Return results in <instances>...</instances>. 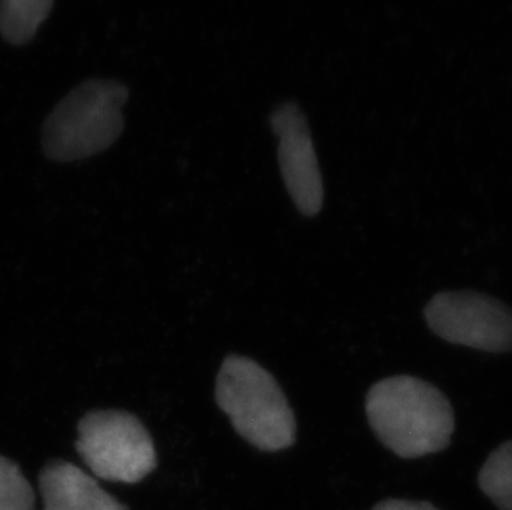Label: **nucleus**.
Here are the masks:
<instances>
[{"label": "nucleus", "instance_id": "9", "mask_svg": "<svg viewBox=\"0 0 512 510\" xmlns=\"http://www.w3.org/2000/svg\"><path fill=\"white\" fill-rule=\"evenodd\" d=\"M481 491L501 510H512V441L489 454L478 476Z\"/></svg>", "mask_w": 512, "mask_h": 510}, {"label": "nucleus", "instance_id": "8", "mask_svg": "<svg viewBox=\"0 0 512 510\" xmlns=\"http://www.w3.org/2000/svg\"><path fill=\"white\" fill-rule=\"evenodd\" d=\"M54 7V0H0V34L9 44L34 39Z\"/></svg>", "mask_w": 512, "mask_h": 510}, {"label": "nucleus", "instance_id": "5", "mask_svg": "<svg viewBox=\"0 0 512 510\" xmlns=\"http://www.w3.org/2000/svg\"><path fill=\"white\" fill-rule=\"evenodd\" d=\"M431 330L446 342L491 353L512 350V310L478 292H443L426 305Z\"/></svg>", "mask_w": 512, "mask_h": 510}, {"label": "nucleus", "instance_id": "2", "mask_svg": "<svg viewBox=\"0 0 512 510\" xmlns=\"http://www.w3.org/2000/svg\"><path fill=\"white\" fill-rule=\"evenodd\" d=\"M216 401L241 438L276 453L297 438L294 411L276 378L251 358L229 355L216 381Z\"/></svg>", "mask_w": 512, "mask_h": 510}, {"label": "nucleus", "instance_id": "4", "mask_svg": "<svg viewBox=\"0 0 512 510\" xmlns=\"http://www.w3.org/2000/svg\"><path fill=\"white\" fill-rule=\"evenodd\" d=\"M77 451L98 479L136 484L158 466L153 438L135 414L98 409L78 423Z\"/></svg>", "mask_w": 512, "mask_h": 510}, {"label": "nucleus", "instance_id": "1", "mask_svg": "<svg viewBox=\"0 0 512 510\" xmlns=\"http://www.w3.org/2000/svg\"><path fill=\"white\" fill-rule=\"evenodd\" d=\"M367 416L380 443L405 459L440 453L450 446L455 431L448 398L415 376H392L373 385Z\"/></svg>", "mask_w": 512, "mask_h": 510}, {"label": "nucleus", "instance_id": "3", "mask_svg": "<svg viewBox=\"0 0 512 510\" xmlns=\"http://www.w3.org/2000/svg\"><path fill=\"white\" fill-rule=\"evenodd\" d=\"M128 90L113 80H90L55 106L42 130V146L60 163L80 161L108 150L120 138Z\"/></svg>", "mask_w": 512, "mask_h": 510}, {"label": "nucleus", "instance_id": "7", "mask_svg": "<svg viewBox=\"0 0 512 510\" xmlns=\"http://www.w3.org/2000/svg\"><path fill=\"white\" fill-rule=\"evenodd\" d=\"M39 487L44 510H128L95 477L62 459L42 469Z\"/></svg>", "mask_w": 512, "mask_h": 510}, {"label": "nucleus", "instance_id": "6", "mask_svg": "<svg viewBox=\"0 0 512 510\" xmlns=\"http://www.w3.org/2000/svg\"><path fill=\"white\" fill-rule=\"evenodd\" d=\"M271 125L279 136L277 154L290 198L305 216L319 214L324 204V181L304 113L299 106L285 103L272 113Z\"/></svg>", "mask_w": 512, "mask_h": 510}, {"label": "nucleus", "instance_id": "10", "mask_svg": "<svg viewBox=\"0 0 512 510\" xmlns=\"http://www.w3.org/2000/svg\"><path fill=\"white\" fill-rule=\"evenodd\" d=\"M0 510H37L34 487L14 461L0 456Z\"/></svg>", "mask_w": 512, "mask_h": 510}, {"label": "nucleus", "instance_id": "11", "mask_svg": "<svg viewBox=\"0 0 512 510\" xmlns=\"http://www.w3.org/2000/svg\"><path fill=\"white\" fill-rule=\"evenodd\" d=\"M372 510H440L430 502L425 501H405V499H387V501L378 502Z\"/></svg>", "mask_w": 512, "mask_h": 510}]
</instances>
